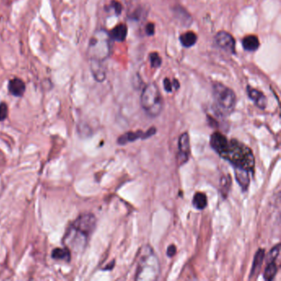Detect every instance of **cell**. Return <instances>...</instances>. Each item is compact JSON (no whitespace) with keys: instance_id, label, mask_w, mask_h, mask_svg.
Masks as SVG:
<instances>
[{"instance_id":"cell-1","label":"cell","mask_w":281,"mask_h":281,"mask_svg":"<svg viewBox=\"0 0 281 281\" xmlns=\"http://www.w3.org/2000/svg\"><path fill=\"white\" fill-rule=\"evenodd\" d=\"M97 219L93 214H83L79 216L67 230L64 243L69 250L84 249L88 240L95 230Z\"/></svg>"},{"instance_id":"cell-2","label":"cell","mask_w":281,"mask_h":281,"mask_svg":"<svg viewBox=\"0 0 281 281\" xmlns=\"http://www.w3.org/2000/svg\"><path fill=\"white\" fill-rule=\"evenodd\" d=\"M219 155L234 165V167L243 168L247 171L254 169V154L248 147L236 140H228Z\"/></svg>"},{"instance_id":"cell-3","label":"cell","mask_w":281,"mask_h":281,"mask_svg":"<svg viewBox=\"0 0 281 281\" xmlns=\"http://www.w3.org/2000/svg\"><path fill=\"white\" fill-rule=\"evenodd\" d=\"M160 273L159 258L150 246L142 247L136 268V281H155Z\"/></svg>"},{"instance_id":"cell-4","label":"cell","mask_w":281,"mask_h":281,"mask_svg":"<svg viewBox=\"0 0 281 281\" xmlns=\"http://www.w3.org/2000/svg\"><path fill=\"white\" fill-rule=\"evenodd\" d=\"M215 99V112L221 117H226L233 112L236 106V94L230 88L221 82L213 85Z\"/></svg>"},{"instance_id":"cell-5","label":"cell","mask_w":281,"mask_h":281,"mask_svg":"<svg viewBox=\"0 0 281 281\" xmlns=\"http://www.w3.org/2000/svg\"><path fill=\"white\" fill-rule=\"evenodd\" d=\"M140 102L142 108L150 117H156L160 115L162 110V98L155 83L146 85L141 94Z\"/></svg>"},{"instance_id":"cell-6","label":"cell","mask_w":281,"mask_h":281,"mask_svg":"<svg viewBox=\"0 0 281 281\" xmlns=\"http://www.w3.org/2000/svg\"><path fill=\"white\" fill-rule=\"evenodd\" d=\"M111 38L109 33L100 30L93 35L88 47V56L90 60L103 62L108 58L111 52Z\"/></svg>"},{"instance_id":"cell-7","label":"cell","mask_w":281,"mask_h":281,"mask_svg":"<svg viewBox=\"0 0 281 281\" xmlns=\"http://www.w3.org/2000/svg\"><path fill=\"white\" fill-rule=\"evenodd\" d=\"M215 43L219 47L228 53H235V40L233 36L228 32H218L215 38Z\"/></svg>"},{"instance_id":"cell-8","label":"cell","mask_w":281,"mask_h":281,"mask_svg":"<svg viewBox=\"0 0 281 281\" xmlns=\"http://www.w3.org/2000/svg\"><path fill=\"white\" fill-rule=\"evenodd\" d=\"M190 137L187 133H183L181 135L178 141V161L179 164H185L190 158Z\"/></svg>"},{"instance_id":"cell-9","label":"cell","mask_w":281,"mask_h":281,"mask_svg":"<svg viewBox=\"0 0 281 281\" xmlns=\"http://www.w3.org/2000/svg\"><path fill=\"white\" fill-rule=\"evenodd\" d=\"M156 133V129L155 128H151L149 129L147 132H143L141 130H138L136 132H128L125 133V135H122L118 139V143L120 145H124L129 142H134V141L137 140L139 139H147L154 136V134Z\"/></svg>"},{"instance_id":"cell-10","label":"cell","mask_w":281,"mask_h":281,"mask_svg":"<svg viewBox=\"0 0 281 281\" xmlns=\"http://www.w3.org/2000/svg\"><path fill=\"white\" fill-rule=\"evenodd\" d=\"M247 95L249 97L250 99L256 104V106L264 110L267 105V100L264 93H261V91L253 88L251 86H247Z\"/></svg>"},{"instance_id":"cell-11","label":"cell","mask_w":281,"mask_h":281,"mask_svg":"<svg viewBox=\"0 0 281 281\" xmlns=\"http://www.w3.org/2000/svg\"><path fill=\"white\" fill-rule=\"evenodd\" d=\"M8 91L12 95L17 98L22 97L26 91V84L23 80L19 78H14L8 82Z\"/></svg>"},{"instance_id":"cell-12","label":"cell","mask_w":281,"mask_h":281,"mask_svg":"<svg viewBox=\"0 0 281 281\" xmlns=\"http://www.w3.org/2000/svg\"><path fill=\"white\" fill-rule=\"evenodd\" d=\"M234 173H235L237 181L239 183L242 191H247L250 183L249 171L243 169V168L235 167Z\"/></svg>"},{"instance_id":"cell-13","label":"cell","mask_w":281,"mask_h":281,"mask_svg":"<svg viewBox=\"0 0 281 281\" xmlns=\"http://www.w3.org/2000/svg\"><path fill=\"white\" fill-rule=\"evenodd\" d=\"M91 71L98 82H103L106 79V69L101 61L90 60Z\"/></svg>"},{"instance_id":"cell-14","label":"cell","mask_w":281,"mask_h":281,"mask_svg":"<svg viewBox=\"0 0 281 281\" xmlns=\"http://www.w3.org/2000/svg\"><path fill=\"white\" fill-rule=\"evenodd\" d=\"M264 258H265V250H258V252L255 255L254 261H253V264H252L250 279L257 277L258 276V274L260 272L261 265H262Z\"/></svg>"},{"instance_id":"cell-15","label":"cell","mask_w":281,"mask_h":281,"mask_svg":"<svg viewBox=\"0 0 281 281\" xmlns=\"http://www.w3.org/2000/svg\"><path fill=\"white\" fill-rule=\"evenodd\" d=\"M127 32L128 30L126 25H125V24H119L111 31L109 35H110V38L112 40L121 42V41H124L126 37H127Z\"/></svg>"},{"instance_id":"cell-16","label":"cell","mask_w":281,"mask_h":281,"mask_svg":"<svg viewBox=\"0 0 281 281\" xmlns=\"http://www.w3.org/2000/svg\"><path fill=\"white\" fill-rule=\"evenodd\" d=\"M242 45L246 51H255L258 50L260 45V41L257 36L249 35L243 38Z\"/></svg>"},{"instance_id":"cell-17","label":"cell","mask_w":281,"mask_h":281,"mask_svg":"<svg viewBox=\"0 0 281 281\" xmlns=\"http://www.w3.org/2000/svg\"><path fill=\"white\" fill-rule=\"evenodd\" d=\"M51 257L55 260L64 261L66 262H69L71 260V251L68 247L64 248H56L52 251Z\"/></svg>"},{"instance_id":"cell-18","label":"cell","mask_w":281,"mask_h":281,"mask_svg":"<svg viewBox=\"0 0 281 281\" xmlns=\"http://www.w3.org/2000/svg\"><path fill=\"white\" fill-rule=\"evenodd\" d=\"M197 36L193 32H187L180 37V41L181 45L185 47H191L197 43Z\"/></svg>"},{"instance_id":"cell-19","label":"cell","mask_w":281,"mask_h":281,"mask_svg":"<svg viewBox=\"0 0 281 281\" xmlns=\"http://www.w3.org/2000/svg\"><path fill=\"white\" fill-rule=\"evenodd\" d=\"M192 203H193L194 207L197 210H203L208 204L206 195L202 192H197L194 196Z\"/></svg>"},{"instance_id":"cell-20","label":"cell","mask_w":281,"mask_h":281,"mask_svg":"<svg viewBox=\"0 0 281 281\" xmlns=\"http://www.w3.org/2000/svg\"><path fill=\"white\" fill-rule=\"evenodd\" d=\"M277 271H278V268H277L276 261L268 262L267 266L265 268V272H264V279L267 281H272L275 278Z\"/></svg>"},{"instance_id":"cell-21","label":"cell","mask_w":281,"mask_h":281,"mask_svg":"<svg viewBox=\"0 0 281 281\" xmlns=\"http://www.w3.org/2000/svg\"><path fill=\"white\" fill-rule=\"evenodd\" d=\"M231 178L230 176H226V177H222L221 181V194L223 195V197H227L229 190H230L231 186Z\"/></svg>"},{"instance_id":"cell-22","label":"cell","mask_w":281,"mask_h":281,"mask_svg":"<svg viewBox=\"0 0 281 281\" xmlns=\"http://www.w3.org/2000/svg\"><path fill=\"white\" fill-rule=\"evenodd\" d=\"M179 86H180V84H179V82L177 80H174L173 82H171L168 79H165L163 80V87H164V89L167 91V93L173 92V88L178 89L179 88Z\"/></svg>"},{"instance_id":"cell-23","label":"cell","mask_w":281,"mask_h":281,"mask_svg":"<svg viewBox=\"0 0 281 281\" xmlns=\"http://www.w3.org/2000/svg\"><path fill=\"white\" fill-rule=\"evenodd\" d=\"M149 60L153 68H159L162 64V59L158 53H151L149 55Z\"/></svg>"},{"instance_id":"cell-24","label":"cell","mask_w":281,"mask_h":281,"mask_svg":"<svg viewBox=\"0 0 281 281\" xmlns=\"http://www.w3.org/2000/svg\"><path fill=\"white\" fill-rule=\"evenodd\" d=\"M279 253H280V244L276 245V247H274L271 249V252H269L267 258V262H271L276 260V258H278Z\"/></svg>"},{"instance_id":"cell-25","label":"cell","mask_w":281,"mask_h":281,"mask_svg":"<svg viewBox=\"0 0 281 281\" xmlns=\"http://www.w3.org/2000/svg\"><path fill=\"white\" fill-rule=\"evenodd\" d=\"M8 105L5 102L0 103V121H3L8 117Z\"/></svg>"},{"instance_id":"cell-26","label":"cell","mask_w":281,"mask_h":281,"mask_svg":"<svg viewBox=\"0 0 281 281\" xmlns=\"http://www.w3.org/2000/svg\"><path fill=\"white\" fill-rule=\"evenodd\" d=\"M111 8L114 9L115 13H116V14H117V15L121 14L122 6L119 2H117V1H113L112 3V5H111Z\"/></svg>"},{"instance_id":"cell-27","label":"cell","mask_w":281,"mask_h":281,"mask_svg":"<svg viewBox=\"0 0 281 281\" xmlns=\"http://www.w3.org/2000/svg\"><path fill=\"white\" fill-rule=\"evenodd\" d=\"M146 33L149 36H153L155 32V27H154V23H149L146 26L145 28Z\"/></svg>"},{"instance_id":"cell-28","label":"cell","mask_w":281,"mask_h":281,"mask_svg":"<svg viewBox=\"0 0 281 281\" xmlns=\"http://www.w3.org/2000/svg\"><path fill=\"white\" fill-rule=\"evenodd\" d=\"M177 252V247L174 245H171L167 248V255L169 258H173V256L176 254Z\"/></svg>"}]
</instances>
